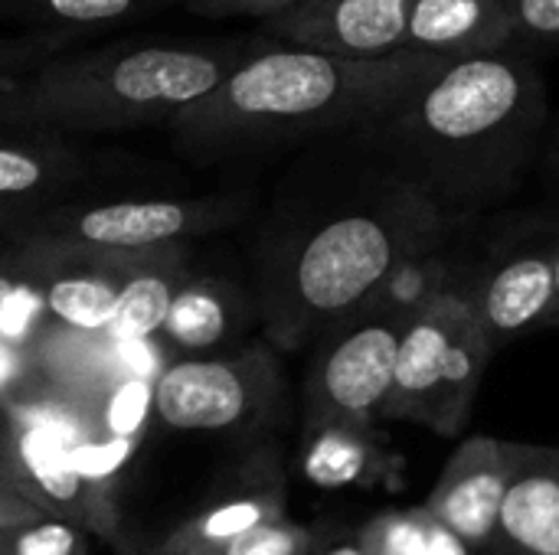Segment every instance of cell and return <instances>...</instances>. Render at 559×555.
Here are the masks:
<instances>
[{
	"label": "cell",
	"instance_id": "obj_20",
	"mask_svg": "<svg viewBox=\"0 0 559 555\" xmlns=\"http://www.w3.org/2000/svg\"><path fill=\"white\" fill-rule=\"evenodd\" d=\"M360 530L370 555H478L426 507L380 514Z\"/></svg>",
	"mask_w": 559,
	"mask_h": 555
},
{
	"label": "cell",
	"instance_id": "obj_2",
	"mask_svg": "<svg viewBox=\"0 0 559 555\" xmlns=\"http://www.w3.org/2000/svg\"><path fill=\"white\" fill-rule=\"evenodd\" d=\"M439 56L341 59L252 36L242 62L167 124L180 147L226 154L321 134H354L426 79Z\"/></svg>",
	"mask_w": 559,
	"mask_h": 555
},
{
	"label": "cell",
	"instance_id": "obj_7",
	"mask_svg": "<svg viewBox=\"0 0 559 555\" xmlns=\"http://www.w3.org/2000/svg\"><path fill=\"white\" fill-rule=\"evenodd\" d=\"M559 226L544 219L518 222L491 255L465 265L462 298L485 327L495 353L531 330L547 327L554 304V258Z\"/></svg>",
	"mask_w": 559,
	"mask_h": 555
},
{
	"label": "cell",
	"instance_id": "obj_22",
	"mask_svg": "<svg viewBox=\"0 0 559 555\" xmlns=\"http://www.w3.org/2000/svg\"><path fill=\"white\" fill-rule=\"evenodd\" d=\"M43 304L33 278L23 272L20 258H0V340L26 347L43 327Z\"/></svg>",
	"mask_w": 559,
	"mask_h": 555
},
{
	"label": "cell",
	"instance_id": "obj_6",
	"mask_svg": "<svg viewBox=\"0 0 559 555\" xmlns=\"http://www.w3.org/2000/svg\"><path fill=\"white\" fill-rule=\"evenodd\" d=\"M403 327L400 317L373 307L334 327L308 379L305 419L311 432L370 429L380 422L393 389Z\"/></svg>",
	"mask_w": 559,
	"mask_h": 555
},
{
	"label": "cell",
	"instance_id": "obj_9",
	"mask_svg": "<svg viewBox=\"0 0 559 555\" xmlns=\"http://www.w3.org/2000/svg\"><path fill=\"white\" fill-rule=\"evenodd\" d=\"M233 213L223 200H121L69 213H49L23 232L29 242L69 245L85 252L141 255L167 249L177 239L226 219Z\"/></svg>",
	"mask_w": 559,
	"mask_h": 555
},
{
	"label": "cell",
	"instance_id": "obj_24",
	"mask_svg": "<svg viewBox=\"0 0 559 555\" xmlns=\"http://www.w3.org/2000/svg\"><path fill=\"white\" fill-rule=\"evenodd\" d=\"M82 33H52V29H29L20 36H0V85L23 79L43 69L49 59L72 52Z\"/></svg>",
	"mask_w": 559,
	"mask_h": 555
},
{
	"label": "cell",
	"instance_id": "obj_12",
	"mask_svg": "<svg viewBox=\"0 0 559 555\" xmlns=\"http://www.w3.org/2000/svg\"><path fill=\"white\" fill-rule=\"evenodd\" d=\"M514 471V442L465 438L445 461L439 484L426 497V510L452 530L472 553H488L498 536L501 507Z\"/></svg>",
	"mask_w": 559,
	"mask_h": 555
},
{
	"label": "cell",
	"instance_id": "obj_34",
	"mask_svg": "<svg viewBox=\"0 0 559 555\" xmlns=\"http://www.w3.org/2000/svg\"><path fill=\"white\" fill-rule=\"evenodd\" d=\"M20 523H26V520H10V517H0V550H3V543H7V536L20 527Z\"/></svg>",
	"mask_w": 559,
	"mask_h": 555
},
{
	"label": "cell",
	"instance_id": "obj_1",
	"mask_svg": "<svg viewBox=\"0 0 559 555\" xmlns=\"http://www.w3.org/2000/svg\"><path fill=\"white\" fill-rule=\"evenodd\" d=\"M547 82L524 46L445 59L354 131L442 216L465 222L504 203L540 160Z\"/></svg>",
	"mask_w": 559,
	"mask_h": 555
},
{
	"label": "cell",
	"instance_id": "obj_17",
	"mask_svg": "<svg viewBox=\"0 0 559 555\" xmlns=\"http://www.w3.org/2000/svg\"><path fill=\"white\" fill-rule=\"evenodd\" d=\"M452 242H455V236L406 255L383 278V285L373 294L370 307L383 311L390 317H400L403 324H409L416 314L432 307L439 298L459 294L462 281H465V262L455 255Z\"/></svg>",
	"mask_w": 559,
	"mask_h": 555
},
{
	"label": "cell",
	"instance_id": "obj_19",
	"mask_svg": "<svg viewBox=\"0 0 559 555\" xmlns=\"http://www.w3.org/2000/svg\"><path fill=\"white\" fill-rule=\"evenodd\" d=\"M177 281L170 268H160L157 258H151L144 268H138L118 291V304L108 324V337L115 343H141L164 330V321L170 314V304L177 298Z\"/></svg>",
	"mask_w": 559,
	"mask_h": 555
},
{
	"label": "cell",
	"instance_id": "obj_3",
	"mask_svg": "<svg viewBox=\"0 0 559 555\" xmlns=\"http://www.w3.org/2000/svg\"><path fill=\"white\" fill-rule=\"evenodd\" d=\"M239 39H147L62 52L0 85V131H118L170 121L249 52Z\"/></svg>",
	"mask_w": 559,
	"mask_h": 555
},
{
	"label": "cell",
	"instance_id": "obj_4",
	"mask_svg": "<svg viewBox=\"0 0 559 555\" xmlns=\"http://www.w3.org/2000/svg\"><path fill=\"white\" fill-rule=\"evenodd\" d=\"M455 226L462 222L442 216L373 154L364 200L314 226L298 245L285 281V324L295 337L334 330L370 307L383 278L406 255L455 236Z\"/></svg>",
	"mask_w": 559,
	"mask_h": 555
},
{
	"label": "cell",
	"instance_id": "obj_23",
	"mask_svg": "<svg viewBox=\"0 0 559 555\" xmlns=\"http://www.w3.org/2000/svg\"><path fill=\"white\" fill-rule=\"evenodd\" d=\"M311 455V471L324 484H347L370 471L373 442L370 429H321Z\"/></svg>",
	"mask_w": 559,
	"mask_h": 555
},
{
	"label": "cell",
	"instance_id": "obj_10",
	"mask_svg": "<svg viewBox=\"0 0 559 555\" xmlns=\"http://www.w3.org/2000/svg\"><path fill=\"white\" fill-rule=\"evenodd\" d=\"M10 445L16 458V494L39 514L69 520L82 530L115 533V510L105 487L85 481L75 468V442L39 415H13Z\"/></svg>",
	"mask_w": 559,
	"mask_h": 555
},
{
	"label": "cell",
	"instance_id": "obj_13",
	"mask_svg": "<svg viewBox=\"0 0 559 555\" xmlns=\"http://www.w3.org/2000/svg\"><path fill=\"white\" fill-rule=\"evenodd\" d=\"M491 555H559V448L518 445Z\"/></svg>",
	"mask_w": 559,
	"mask_h": 555
},
{
	"label": "cell",
	"instance_id": "obj_16",
	"mask_svg": "<svg viewBox=\"0 0 559 555\" xmlns=\"http://www.w3.org/2000/svg\"><path fill=\"white\" fill-rule=\"evenodd\" d=\"M82 173V160L49 131L0 137V216L49 200Z\"/></svg>",
	"mask_w": 559,
	"mask_h": 555
},
{
	"label": "cell",
	"instance_id": "obj_33",
	"mask_svg": "<svg viewBox=\"0 0 559 555\" xmlns=\"http://www.w3.org/2000/svg\"><path fill=\"white\" fill-rule=\"evenodd\" d=\"M547 327H559V236H557V258H554V304H550Z\"/></svg>",
	"mask_w": 559,
	"mask_h": 555
},
{
	"label": "cell",
	"instance_id": "obj_18",
	"mask_svg": "<svg viewBox=\"0 0 559 555\" xmlns=\"http://www.w3.org/2000/svg\"><path fill=\"white\" fill-rule=\"evenodd\" d=\"M170 0H0L3 23H23L29 29L52 33H85L92 26H108L134 20Z\"/></svg>",
	"mask_w": 559,
	"mask_h": 555
},
{
	"label": "cell",
	"instance_id": "obj_21",
	"mask_svg": "<svg viewBox=\"0 0 559 555\" xmlns=\"http://www.w3.org/2000/svg\"><path fill=\"white\" fill-rule=\"evenodd\" d=\"M229 330V304L210 285H180L170 314L164 321V337L180 350L216 347Z\"/></svg>",
	"mask_w": 559,
	"mask_h": 555
},
{
	"label": "cell",
	"instance_id": "obj_8",
	"mask_svg": "<svg viewBox=\"0 0 559 555\" xmlns=\"http://www.w3.org/2000/svg\"><path fill=\"white\" fill-rule=\"evenodd\" d=\"M278 396V373L265 350L233 360H180L151 383L154 415L177 432H229L259 422Z\"/></svg>",
	"mask_w": 559,
	"mask_h": 555
},
{
	"label": "cell",
	"instance_id": "obj_5",
	"mask_svg": "<svg viewBox=\"0 0 559 555\" xmlns=\"http://www.w3.org/2000/svg\"><path fill=\"white\" fill-rule=\"evenodd\" d=\"M495 347L462 294L416 314L400 337L393 389L380 422H409L459 438L472 419Z\"/></svg>",
	"mask_w": 559,
	"mask_h": 555
},
{
	"label": "cell",
	"instance_id": "obj_32",
	"mask_svg": "<svg viewBox=\"0 0 559 555\" xmlns=\"http://www.w3.org/2000/svg\"><path fill=\"white\" fill-rule=\"evenodd\" d=\"M0 484L16 491V458H13L10 432H0Z\"/></svg>",
	"mask_w": 559,
	"mask_h": 555
},
{
	"label": "cell",
	"instance_id": "obj_11",
	"mask_svg": "<svg viewBox=\"0 0 559 555\" xmlns=\"http://www.w3.org/2000/svg\"><path fill=\"white\" fill-rule=\"evenodd\" d=\"M413 3L416 0H301L262 20V33L341 59H386L409 52Z\"/></svg>",
	"mask_w": 559,
	"mask_h": 555
},
{
	"label": "cell",
	"instance_id": "obj_15",
	"mask_svg": "<svg viewBox=\"0 0 559 555\" xmlns=\"http://www.w3.org/2000/svg\"><path fill=\"white\" fill-rule=\"evenodd\" d=\"M282 487L275 478H265L233 497H226L216 507H206L183 527H177L164 543L157 555H216L236 543L239 536L269 527L285 517L282 504Z\"/></svg>",
	"mask_w": 559,
	"mask_h": 555
},
{
	"label": "cell",
	"instance_id": "obj_29",
	"mask_svg": "<svg viewBox=\"0 0 559 555\" xmlns=\"http://www.w3.org/2000/svg\"><path fill=\"white\" fill-rule=\"evenodd\" d=\"M311 555H370V550H367L364 530H347V533L318 536Z\"/></svg>",
	"mask_w": 559,
	"mask_h": 555
},
{
	"label": "cell",
	"instance_id": "obj_25",
	"mask_svg": "<svg viewBox=\"0 0 559 555\" xmlns=\"http://www.w3.org/2000/svg\"><path fill=\"white\" fill-rule=\"evenodd\" d=\"M0 555H88V546L82 527L43 514L36 520L20 523L7 536Z\"/></svg>",
	"mask_w": 559,
	"mask_h": 555
},
{
	"label": "cell",
	"instance_id": "obj_14",
	"mask_svg": "<svg viewBox=\"0 0 559 555\" xmlns=\"http://www.w3.org/2000/svg\"><path fill=\"white\" fill-rule=\"evenodd\" d=\"M514 46L501 0H416L409 16V52L465 59Z\"/></svg>",
	"mask_w": 559,
	"mask_h": 555
},
{
	"label": "cell",
	"instance_id": "obj_31",
	"mask_svg": "<svg viewBox=\"0 0 559 555\" xmlns=\"http://www.w3.org/2000/svg\"><path fill=\"white\" fill-rule=\"evenodd\" d=\"M540 160H544V173L547 180L559 190V121L554 128H547V141H544V150H540Z\"/></svg>",
	"mask_w": 559,
	"mask_h": 555
},
{
	"label": "cell",
	"instance_id": "obj_28",
	"mask_svg": "<svg viewBox=\"0 0 559 555\" xmlns=\"http://www.w3.org/2000/svg\"><path fill=\"white\" fill-rule=\"evenodd\" d=\"M190 13L197 16H278L288 7L301 3V0H183Z\"/></svg>",
	"mask_w": 559,
	"mask_h": 555
},
{
	"label": "cell",
	"instance_id": "obj_26",
	"mask_svg": "<svg viewBox=\"0 0 559 555\" xmlns=\"http://www.w3.org/2000/svg\"><path fill=\"white\" fill-rule=\"evenodd\" d=\"M314 543H318V536L308 527L282 517L269 527H259V530L239 536L236 543H229L216 555H311Z\"/></svg>",
	"mask_w": 559,
	"mask_h": 555
},
{
	"label": "cell",
	"instance_id": "obj_30",
	"mask_svg": "<svg viewBox=\"0 0 559 555\" xmlns=\"http://www.w3.org/2000/svg\"><path fill=\"white\" fill-rule=\"evenodd\" d=\"M0 517H10V520H36L43 514L29 500H23L16 491H10V487L0 484Z\"/></svg>",
	"mask_w": 559,
	"mask_h": 555
},
{
	"label": "cell",
	"instance_id": "obj_27",
	"mask_svg": "<svg viewBox=\"0 0 559 555\" xmlns=\"http://www.w3.org/2000/svg\"><path fill=\"white\" fill-rule=\"evenodd\" d=\"M511 20L514 46L534 49L559 43V0H501Z\"/></svg>",
	"mask_w": 559,
	"mask_h": 555
}]
</instances>
